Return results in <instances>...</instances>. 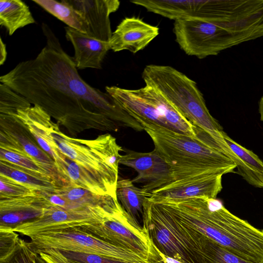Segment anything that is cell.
<instances>
[{"instance_id": "7c38bea8", "label": "cell", "mask_w": 263, "mask_h": 263, "mask_svg": "<svg viewBox=\"0 0 263 263\" xmlns=\"http://www.w3.org/2000/svg\"><path fill=\"white\" fill-rule=\"evenodd\" d=\"M80 13L88 25L87 35L109 42L112 35L109 16L119 8L118 0H65Z\"/></svg>"}, {"instance_id": "603a6c76", "label": "cell", "mask_w": 263, "mask_h": 263, "mask_svg": "<svg viewBox=\"0 0 263 263\" xmlns=\"http://www.w3.org/2000/svg\"><path fill=\"white\" fill-rule=\"evenodd\" d=\"M32 2L63 22L67 26L87 34L88 28L87 23L80 13L65 0L61 2L54 0H32Z\"/></svg>"}, {"instance_id": "44dd1931", "label": "cell", "mask_w": 263, "mask_h": 263, "mask_svg": "<svg viewBox=\"0 0 263 263\" xmlns=\"http://www.w3.org/2000/svg\"><path fill=\"white\" fill-rule=\"evenodd\" d=\"M150 195L143 188L136 186L129 179L118 180L117 198L122 208L137 221L140 215L143 217V203Z\"/></svg>"}, {"instance_id": "4316f807", "label": "cell", "mask_w": 263, "mask_h": 263, "mask_svg": "<svg viewBox=\"0 0 263 263\" xmlns=\"http://www.w3.org/2000/svg\"><path fill=\"white\" fill-rule=\"evenodd\" d=\"M0 198L22 197L35 195L37 191L9 177L0 175Z\"/></svg>"}, {"instance_id": "3957f363", "label": "cell", "mask_w": 263, "mask_h": 263, "mask_svg": "<svg viewBox=\"0 0 263 263\" xmlns=\"http://www.w3.org/2000/svg\"><path fill=\"white\" fill-rule=\"evenodd\" d=\"M167 163L174 182L233 172L236 164L209 141L159 127L144 128Z\"/></svg>"}, {"instance_id": "1f68e13d", "label": "cell", "mask_w": 263, "mask_h": 263, "mask_svg": "<svg viewBox=\"0 0 263 263\" xmlns=\"http://www.w3.org/2000/svg\"><path fill=\"white\" fill-rule=\"evenodd\" d=\"M7 50L5 44L2 39L0 40V65H2L6 61L7 58Z\"/></svg>"}, {"instance_id": "e575fe53", "label": "cell", "mask_w": 263, "mask_h": 263, "mask_svg": "<svg viewBox=\"0 0 263 263\" xmlns=\"http://www.w3.org/2000/svg\"><path fill=\"white\" fill-rule=\"evenodd\" d=\"M148 263H152V262L148 261Z\"/></svg>"}, {"instance_id": "7402d4cb", "label": "cell", "mask_w": 263, "mask_h": 263, "mask_svg": "<svg viewBox=\"0 0 263 263\" xmlns=\"http://www.w3.org/2000/svg\"><path fill=\"white\" fill-rule=\"evenodd\" d=\"M0 175L9 177L37 191H54L62 186L53 179L0 161Z\"/></svg>"}, {"instance_id": "6da1fadb", "label": "cell", "mask_w": 263, "mask_h": 263, "mask_svg": "<svg viewBox=\"0 0 263 263\" xmlns=\"http://www.w3.org/2000/svg\"><path fill=\"white\" fill-rule=\"evenodd\" d=\"M42 29L46 44L34 59L22 61L0 82L50 114L95 115L111 124L138 130L140 124L107 92L88 84L49 27Z\"/></svg>"}, {"instance_id": "ffe728a7", "label": "cell", "mask_w": 263, "mask_h": 263, "mask_svg": "<svg viewBox=\"0 0 263 263\" xmlns=\"http://www.w3.org/2000/svg\"><path fill=\"white\" fill-rule=\"evenodd\" d=\"M35 22L29 7L22 1H0V25L6 28L9 35Z\"/></svg>"}, {"instance_id": "7a4b0ae2", "label": "cell", "mask_w": 263, "mask_h": 263, "mask_svg": "<svg viewBox=\"0 0 263 263\" xmlns=\"http://www.w3.org/2000/svg\"><path fill=\"white\" fill-rule=\"evenodd\" d=\"M166 208L177 220L240 258L263 263V230L231 213L216 198L173 201Z\"/></svg>"}, {"instance_id": "836d02e7", "label": "cell", "mask_w": 263, "mask_h": 263, "mask_svg": "<svg viewBox=\"0 0 263 263\" xmlns=\"http://www.w3.org/2000/svg\"><path fill=\"white\" fill-rule=\"evenodd\" d=\"M36 260L37 263H48L43 258H42L38 254H37Z\"/></svg>"}, {"instance_id": "e0dca14e", "label": "cell", "mask_w": 263, "mask_h": 263, "mask_svg": "<svg viewBox=\"0 0 263 263\" xmlns=\"http://www.w3.org/2000/svg\"><path fill=\"white\" fill-rule=\"evenodd\" d=\"M65 36L74 50L73 59L78 69L90 68L100 69L107 52L109 43L97 40L68 26L65 27Z\"/></svg>"}, {"instance_id": "5bb4252c", "label": "cell", "mask_w": 263, "mask_h": 263, "mask_svg": "<svg viewBox=\"0 0 263 263\" xmlns=\"http://www.w3.org/2000/svg\"><path fill=\"white\" fill-rule=\"evenodd\" d=\"M184 247L190 263H257L240 258L194 229L188 232Z\"/></svg>"}, {"instance_id": "9c48e42d", "label": "cell", "mask_w": 263, "mask_h": 263, "mask_svg": "<svg viewBox=\"0 0 263 263\" xmlns=\"http://www.w3.org/2000/svg\"><path fill=\"white\" fill-rule=\"evenodd\" d=\"M53 145L71 160L82 166L101 181L115 196L118 181V171L108 165L80 139L68 137L57 124L51 129Z\"/></svg>"}, {"instance_id": "f1b7e54d", "label": "cell", "mask_w": 263, "mask_h": 263, "mask_svg": "<svg viewBox=\"0 0 263 263\" xmlns=\"http://www.w3.org/2000/svg\"><path fill=\"white\" fill-rule=\"evenodd\" d=\"M37 253L32 249L29 242L21 239L13 254L2 263H37Z\"/></svg>"}, {"instance_id": "2e32d148", "label": "cell", "mask_w": 263, "mask_h": 263, "mask_svg": "<svg viewBox=\"0 0 263 263\" xmlns=\"http://www.w3.org/2000/svg\"><path fill=\"white\" fill-rule=\"evenodd\" d=\"M222 152L236 165L235 173L250 184L263 188V161L252 151L247 149L224 132L221 143Z\"/></svg>"}, {"instance_id": "83f0119b", "label": "cell", "mask_w": 263, "mask_h": 263, "mask_svg": "<svg viewBox=\"0 0 263 263\" xmlns=\"http://www.w3.org/2000/svg\"><path fill=\"white\" fill-rule=\"evenodd\" d=\"M20 238L17 232L0 228V263L6 261L16 250Z\"/></svg>"}, {"instance_id": "d6a6232c", "label": "cell", "mask_w": 263, "mask_h": 263, "mask_svg": "<svg viewBox=\"0 0 263 263\" xmlns=\"http://www.w3.org/2000/svg\"><path fill=\"white\" fill-rule=\"evenodd\" d=\"M258 111L260 114V120L263 122V96L258 102Z\"/></svg>"}, {"instance_id": "d6986e66", "label": "cell", "mask_w": 263, "mask_h": 263, "mask_svg": "<svg viewBox=\"0 0 263 263\" xmlns=\"http://www.w3.org/2000/svg\"><path fill=\"white\" fill-rule=\"evenodd\" d=\"M0 161L53 179L62 186L68 185L57 170L40 162L23 151L0 146Z\"/></svg>"}, {"instance_id": "5b68a950", "label": "cell", "mask_w": 263, "mask_h": 263, "mask_svg": "<svg viewBox=\"0 0 263 263\" xmlns=\"http://www.w3.org/2000/svg\"><path fill=\"white\" fill-rule=\"evenodd\" d=\"M106 92L144 128L159 127L196 137V126L184 118L155 88L137 89L106 86Z\"/></svg>"}, {"instance_id": "cb8c5ba5", "label": "cell", "mask_w": 263, "mask_h": 263, "mask_svg": "<svg viewBox=\"0 0 263 263\" xmlns=\"http://www.w3.org/2000/svg\"><path fill=\"white\" fill-rule=\"evenodd\" d=\"M81 141L90 148L99 157L116 170L122 155V148L111 135L106 134L99 136L93 140L81 139Z\"/></svg>"}, {"instance_id": "277c9868", "label": "cell", "mask_w": 263, "mask_h": 263, "mask_svg": "<svg viewBox=\"0 0 263 263\" xmlns=\"http://www.w3.org/2000/svg\"><path fill=\"white\" fill-rule=\"evenodd\" d=\"M145 84L158 90L193 125L219 142L222 126L211 115L196 83L170 66L146 65L142 73Z\"/></svg>"}, {"instance_id": "52a82bcc", "label": "cell", "mask_w": 263, "mask_h": 263, "mask_svg": "<svg viewBox=\"0 0 263 263\" xmlns=\"http://www.w3.org/2000/svg\"><path fill=\"white\" fill-rule=\"evenodd\" d=\"M30 239L29 243L34 251L56 249L101 255L127 263H148L136 254L103 241L79 227L44 232Z\"/></svg>"}, {"instance_id": "8fae6325", "label": "cell", "mask_w": 263, "mask_h": 263, "mask_svg": "<svg viewBox=\"0 0 263 263\" xmlns=\"http://www.w3.org/2000/svg\"><path fill=\"white\" fill-rule=\"evenodd\" d=\"M222 176H205L174 182L153 191L147 199L156 202L177 201L193 197L215 199L222 189Z\"/></svg>"}, {"instance_id": "4dcf8cb0", "label": "cell", "mask_w": 263, "mask_h": 263, "mask_svg": "<svg viewBox=\"0 0 263 263\" xmlns=\"http://www.w3.org/2000/svg\"><path fill=\"white\" fill-rule=\"evenodd\" d=\"M34 251L48 263H72L61 251L56 249H45Z\"/></svg>"}, {"instance_id": "ac0fdd59", "label": "cell", "mask_w": 263, "mask_h": 263, "mask_svg": "<svg viewBox=\"0 0 263 263\" xmlns=\"http://www.w3.org/2000/svg\"><path fill=\"white\" fill-rule=\"evenodd\" d=\"M57 169L68 185L85 189L100 196L114 195L106 186L87 170L52 147Z\"/></svg>"}, {"instance_id": "4fadbf2b", "label": "cell", "mask_w": 263, "mask_h": 263, "mask_svg": "<svg viewBox=\"0 0 263 263\" xmlns=\"http://www.w3.org/2000/svg\"><path fill=\"white\" fill-rule=\"evenodd\" d=\"M159 34V28L139 17H126L119 24L109 42L114 52L124 50L133 53L143 50Z\"/></svg>"}, {"instance_id": "ba28073f", "label": "cell", "mask_w": 263, "mask_h": 263, "mask_svg": "<svg viewBox=\"0 0 263 263\" xmlns=\"http://www.w3.org/2000/svg\"><path fill=\"white\" fill-rule=\"evenodd\" d=\"M101 215V204L82 210H68L52 206L46 209L38 218L8 228L31 238L46 232L93 223L100 218Z\"/></svg>"}, {"instance_id": "9a60e30c", "label": "cell", "mask_w": 263, "mask_h": 263, "mask_svg": "<svg viewBox=\"0 0 263 263\" xmlns=\"http://www.w3.org/2000/svg\"><path fill=\"white\" fill-rule=\"evenodd\" d=\"M52 206L38 193L22 197L0 198V228H13L40 217Z\"/></svg>"}, {"instance_id": "f546056e", "label": "cell", "mask_w": 263, "mask_h": 263, "mask_svg": "<svg viewBox=\"0 0 263 263\" xmlns=\"http://www.w3.org/2000/svg\"><path fill=\"white\" fill-rule=\"evenodd\" d=\"M61 252L72 263H127L96 254L70 251Z\"/></svg>"}, {"instance_id": "484cf974", "label": "cell", "mask_w": 263, "mask_h": 263, "mask_svg": "<svg viewBox=\"0 0 263 263\" xmlns=\"http://www.w3.org/2000/svg\"><path fill=\"white\" fill-rule=\"evenodd\" d=\"M1 130L6 135L12 146L21 149L40 162L57 170L54 160L29 138L14 131L6 129Z\"/></svg>"}, {"instance_id": "d4e9b609", "label": "cell", "mask_w": 263, "mask_h": 263, "mask_svg": "<svg viewBox=\"0 0 263 263\" xmlns=\"http://www.w3.org/2000/svg\"><path fill=\"white\" fill-rule=\"evenodd\" d=\"M55 191L63 196L75 209H89L97 206L102 202L105 196H100L80 187L61 186Z\"/></svg>"}, {"instance_id": "30bf717a", "label": "cell", "mask_w": 263, "mask_h": 263, "mask_svg": "<svg viewBox=\"0 0 263 263\" xmlns=\"http://www.w3.org/2000/svg\"><path fill=\"white\" fill-rule=\"evenodd\" d=\"M120 164L135 170L137 176L133 183H142L147 193L173 182L171 169L165 160L155 150L147 153L129 151L122 155Z\"/></svg>"}, {"instance_id": "8992f818", "label": "cell", "mask_w": 263, "mask_h": 263, "mask_svg": "<svg viewBox=\"0 0 263 263\" xmlns=\"http://www.w3.org/2000/svg\"><path fill=\"white\" fill-rule=\"evenodd\" d=\"M101 209L100 219L79 227L89 234L148 261L152 242L147 233L125 211L117 197L106 196Z\"/></svg>"}]
</instances>
